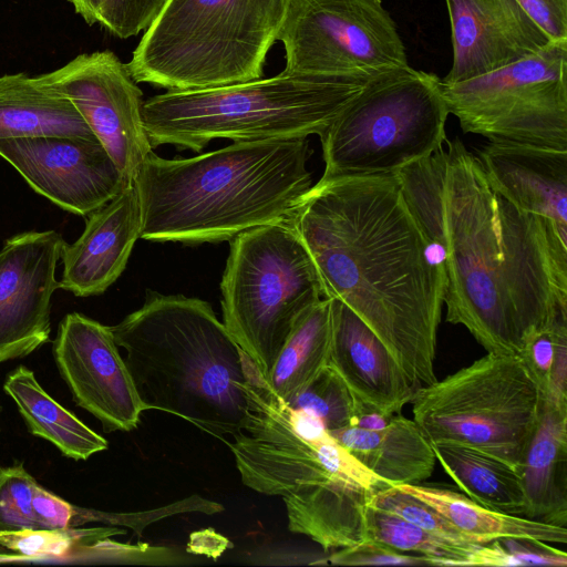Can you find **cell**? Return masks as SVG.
I'll list each match as a JSON object with an SVG mask.
<instances>
[{
	"instance_id": "19",
	"label": "cell",
	"mask_w": 567,
	"mask_h": 567,
	"mask_svg": "<svg viewBox=\"0 0 567 567\" xmlns=\"http://www.w3.org/2000/svg\"><path fill=\"white\" fill-rule=\"evenodd\" d=\"M477 155L498 194L520 212L550 223L567 240V151L489 142Z\"/></svg>"
},
{
	"instance_id": "18",
	"label": "cell",
	"mask_w": 567,
	"mask_h": 567,
	"mask_svg": "<svg viewBox=\"0 0 567 567\" xmlns=\"http://www.w3.org/2000/svg\"><path fill=\"white\" fill-rule=\"evenodd\" d=\"M142 213L134 184L86 216L82 235L65 243L59 288L78 297L103 293L124 271L141 238Z\"/></svg>"
},
{
	"instance_id": "5",
	"label": "cell",
	"mask_w": 567,
	"mask_h": 567,
	"mask_svg": "<svg viewBox=\"0 0 567 567\" xmlns=\"http://www.w3.org/2000/svg\"><path fill=\"white\" fill-rule=\"evenodd\" d=\"M248 415L228 442L241 482L281 496L290 532L319 540L352 524L368 495L389 486L340 445L319 419L291 410L252 367Z\"/></svg>"
},
{
	"instance_id": "22",
	"label": "cell",
	"mask_w": 567,
	"mask_h": 567,
	"mask_svg": "<svg viewBox=\"0 0 567 567\" xmlns=\"http://www.w3.org/2000/svg\"><path fill=\"white\" fill-rule=\"evenodd\" d=\"M367 470L389 485L417 484L436 464L433 445L414 420L394 414L381 430L348 425L328 431Z\"/></svg>"
},
{
	"instance_id": "28",
	"label": "cell",
	"mask_w": 567,
	"mask_h": 567,
	"mask_svg": "<svg viewBox=\"0 0 567 567\" xmlns=\"http://www.w3.org/2000/svg\"><path fill=\"white\" fill-rule=\"evenodd\" d=\"M432 445L436 462L471 499L491 509L524 517L525 494L515 467L467 446Z\"/></svg>"
},
{
	"instance_id": "29",
	"label": "cell",
	"mask_w": 567,
	"mask_h": 567,
	"mask_svg": "<svg viewBox=\"0 0 567 567\" xmlns=\"http://www.w3.org/2000/svg\"><path fill=\"white\" fill-rule=\"evenodd\" d=\"M364 539H372L408 554L426 557L432 566H470L475 546L458 545L436 537L395 514L365 505Z\"/></svg>"
},
{
	"instance_id": "27",
	"label": "cell",
	"mask_w": 567,
	"mask_h": 567,
	"mask_svg": "<svg viewBox=\"0 0 567 567\" xmlns=\"http://www.w3.org/2000/svg\"><path fill=\"white\" fill-rule=\"evenodd\" d=\"M331 303L322 298L299 319L265 379L285 404L301 393L329 364Z\"/></svg>"
},
{
	"instance_id": "38",
	"label": "cell",
	"mask_w": 567,
	"mask_h": 567,
	"mask_svg": "<svg viewBox=\"0 0 567 567\" xmlns=\"http://www.w3.org/2000/svg\"><path fill=\"white\" fill-rule=\"evenodd\" d=\"M230 546L225 536L207 528L192 533L186 548L188 553L217 559Z\"/></svg>"
},
{
	"instance_id": "31",
	"label": "cell",
	"mask_w": 567,
	"mask_h": 567,
	"mask_svg": "<svg viewBox=\"0 0 567 567\" xmlns=\"http://www.w3.org/2000/svg\"><path fill=\"white\" fill-rule=\"evenodd\" d=\"M367 504L401 516L442 539L463 546L483 544L461 532L434 507L395 485H390L371 494Z\"/></svg>"
},
{
	"instance_id": "1",
	"label": "cell",
	"mask_w": 567,
	"mask_h": 567,
	"mask_svg": "<svg viewBox=\"0 0 567 567\" xmlns=\"http://www.w3.org/2000/svg\"><path fill=\"white\" fill-rule=\"evenodd\" d=\"M394 175L443 269L447 322L487 353L518 355L567 318V240L498 194L458 138Z\"/></svg>"
},
{
	"instance_id": "15",
	"label": "cell",
	"mask_w": 567,
	"mask_h": 567,
	"mask_svg": "<svg viewBox=\"0 0 567 567\" xmlns=\"http://www.w3.org/2000/svg\"><path fill=\"white\" fill-rule=\"evenodd\" d=\"M0 156L37 193L84 217L131 185L95 136L0 140Z\"/></svg>"
},
{
	"instance_id": "23",
	"label": "cell",
	"mask_w": 567,
	"mask_h": 567,
	"mask_svg": "<svg viewBox=\"0 0 567 567\" xmlns=\"http://www.w3.org/2000/svg\"><path fill=\"white\" fill-rule=\"evenodd\" d=\"M122 534H125L123 529L113 526L0 530V564H146L151 556L150 546L111 540Z\"/></svg>"
},
{
	"instance_id": "25",
	"label": "cell",
	"mask_w": 567,
	"mask_h": 567,
	"mask_svg": "<svg viewBox=\"0 0 567 567\" xmlns=\"http://www.w3.org/2000/svg\"><path fill=\"white\" fill-rule=\"evenodd\" d=\"M3 389L29 431L54 444L66 457L87 460L107 449V441L50 396L27 367L20 365L8 374Z\"/></svg>"
},
{
	"instance_id": "24",
	"label": "cell",
	"mask_w": 567,
	"mask_h": 567,
	"mask_svg": "<svg viewBox=\"0 0 567 567\" xmlns=\"http://www.w3.org/2000/svg\"><path fill=\"white\" fill-rule=\"evenodd\" d=\"M94 136L73 104L38 76H0V140Z\"/></svg>"
},
{
	"instance_id": "17",
	"label": "cell",
	"mask_w": 567,
	"mask_h": 567,
	"mask_svg": "<svg viewBox=\"0 0 567 567\" xmlns=\"http://www.w3.org/2000/svg\"><path fill=\"white\" fill-rule=\"evenodd\" d=\"M452 66L445 83L493 72L530 55L549 41L517 0H445Z\"/></svg>"
},
{
	"instance_id": "40",
	"label": "cell",
	"mask_w": 567,
	"mask_h": 567,
	"mask_svg": "<svg viewBox=\"0 0 567 567\" xmlns=\"http://www.w3.org/2000/svg\"><path fill=\"white\" fill-rule=\"evenodd\" d=\"M69 1H70V2L72 3V6H73V4L75 3V1H76V0H69Z\"/></svg>"
},
{
	"instance_id": "8",
	"label": "cell",
	"mask_w": 567,
	"mask_h": 567,
	"mask_svg": "<svg viewBox=\"0 0 567 567\" xmlns=\"http://www.w3.org/2000/svg\"><path fill=\"white\" fill-rule=\"evenodd\" d=\"M220 282L223 323L265 379L292 329L323 297L315 264L286 221L229 240Z\"/></svg>"
},
{
	"instance_id": "32",
	"label": "cell",
	"mask_w": 567,
	"mask_h": 567,
	"mask_svg": "<svg viewBox=\"0 0 567 567\" xmlns=\"http://www.w3.org/2000/svg\"><path fill=\"white\" fill-rule=\"evenodd\" d=\"M470 566H567V554L529 537H499L480 545Z\"/></svg>"
},
{
	"instance_id": "7",
	"label": "cell",
	"mask_w": 567,
	"mask_h": 567,
	"mask_svg": "<svg viewBox=\"0 0 567 567\" xmlns=\"http://www.w3.org/2000/svg\"><path fill=\"white\" fill-rule=\"evenodd\" d=\"M292 0H166L126 63L136 83L166 91L264 75Z\"/></svg>"
},
{
	"instance_id": "4",
	"label": "cell",
	"mask_w": 567,
	"mask_h": 567,
	"mask_svg": "<svg viewBox=\"0 0 567 567\" xmlns=\"http://www.w3.org/2000/svg\"><path fill=\"white\" fill-rule=\"evenodd\" d=\"M111 330L146 410L223 441L243 431L250 362L207 301L148 291Z\"/></svg>"
},
{
	"instance_id": "33",
	"label": "cell",
	"mask_w": 567,
	"mask_h": 567,
	"mask_svg": "<svg viewBox=\"0 0 567 567\" xmlns=\"http://www.w3.org/2000/svg\"><path fill=\"white\" fill-rule=\"evenodd\" d=\"M166 0H87L84 21L99 23L111 34L127 39L145 31Z\"/></svg>"
},
{
	"instance_id": "10",
	"label": "cell",
	"mask_w": 567,
	"mask_h": 567,
	"mask_svg": "<svg viewBox=\"0 0 567 567\" xmlns=\"http://www.w3.org/2000/svg\"><path fill=\"white\" fill-rule=\"evenodd\" d=\"M410 403L431 443L467 446L517 470L538 422L542 395L519 355L487 353L416 389Z\"/></svg>"
},
{
	"instance_id": "36",
	"label": "cell",
	"mask_w": 567,
	"mask_h": 567,
	"mask_svg": "<svg viewBox=\"0 0 567 567\" xmlns=\"http://www.w3.org/2000/svg\"><path fill=\"white\" fill-rule=\"evenodd\" d=\"M328 563L340 566L405 565L432 566L430 559L421 555L404 554L372 539H363L354 545L334 550Z\"/></svg>"
},
{
	"instance_id": "12",
	"label": "cell",
	"mask_w": 567,
	"mask_h": 567,
	"mask_svg": "<svg viewBox=\"0 0 567 567\" xmlns=\"http://www.w3.org/2000/svg\"><path fill=\"white\" fill-rule=\"evenodd\" d=\"M277 40L289 74L377 76L410 65L382 0H292Z\"/></svg>"
},
{
	"instance_id": "34",
	"label": "cell",
	"mask_w": 567,
	"mask_h": 567,
	"mask_svg": "<svg viewBox=\"0 0 567 567\" xmlns=\"http://www.w3.org/2000/svg\"><path fill=\"white\" fill-rule=\"evenodd\" d=\"M37 484L23 464L0 468V530L38 529L33 511Z\"/></svg>"
},
{
	"instance_id": "9",
	"label": "cell",
	"mask_w": 567,
	"mask_h": 567,
	"mask_svg": "<svg viewBox=\"0 0 567 567\" xmlns=\"http://www.w3.org/2000/svg\"><path fill=\"white\" fill-rule=\"evenodd\" d=\"M441 79L410 65L372 78L319 135L321 178L395 174L445 143Z\"/></svg>"
},
{
	"instance_id": "3",
	"label": "cell",
	"mask_w": 567,
	"mask_h": 567,
	"mask_svg": "<svg viewBox=\"0 0 567 567\" xmlns=\"http://www.w3.org/2000/svg\"><path fill=\"white\" fill-rule=\"evenodd\" d=\"M306 137L234 142L189 158L153 152L133 184L141 238L186 245L230 240L286 221L312 186Z\"/></svg>"
},
{
	"instance_id": "20",
	"label": "cell",
	"mask_w": 567,
	"mask_h": 567,
	"mask_svg": "<svg viewBox=\"0 0 567 567\" xmlns=\"http://www.w3.org/2000/svg\"><path fill=\"white\" fill-rule=\"evenodd\" d=\"M331 303L329 364L361 403L385 413H401L415 389L378 336L346 303Z\"/></svg>"
},
{
	"instance_id": "6",
	"label": "cell",
	"mask_w": 567,
	"mask_h": 567,
	"mask_svg": "<svg viewBox=\"0 0 567 567\" xmlns=\"http://www.w3.org/2000/svg\"><path fill=\"white\" fill-rule=\"evenodd\" d=\"M374 76L289 74L210 89L166 91L143 102L153 147L202 151L234 142L320 135Z\"/></svg>"
},
{
	"instance_id": "13",
	"label": "cell",
	"mask_w": 567,
	"mask_h": 567,
	"mask_svg": "<svg viewBox=\"0 0 567 567\" xmlns=\"http://www.w3.org/2000/svg\"><path fill=\"white\" fill-rule=\"evenodd\" d=\"M39 78L73 104L133 184L153 146L142 116L143 93L126 63L110 50L94 51Z\"/></svg>"
},
{
	"instance_id": "11",
	"label": "cell",
	"mask_w": 567,
	"mask_h": 567,
	"mask_svg": "<svg viewBox=\"0 0 567 567\" xmlns=\"http://www.w3.org/2000/svg\"><path fill=\"white\" fill-rule=\"evenodd\" d=\"M441 89L464 133L567 151V42Z\"/></svg>"
},
{
	"instance_id": "39",
	"label": "cell",
	"mask_w": 567,
	"mask_h": 567,
	"mask_svg": "<svg viewBox=\"0 0 567 567\" xmlns=\"http://www.w3.org/2000/svg\"><path fill=\"white\" fill-rule=\"evenodd\" d=\"M86 1L87 0H76L73 4V8L78 14H80L83 19L86 17Z\"/></svg>"
},
{
	"instance_id": "21",
	"label": "cell",
	"mask_w": 567,
	"mask_h": 567,
	"mask_svg": "<svg viewBox=\"0 0 567 567\" xmlns=\"http://www.w3.org/2000/svg\"><path fill=\"white\" fill-rule=\"evenodd\" d=\"M525 494L524 517L567 523V408L542 401L534 433L517 467Z\"/></svg>"
},
{
	"instance_id": "14",
	"label": "cell",
	"mask_w": 567,
	"mask_h": 567,
	"mask_svg": "<svg viewBox=\"0 0 567 567\" xmlns=\"http://www.w3.org/2000/svg\"><path fill=\"white\" fill-rule=\"evenodd\" d=\"M53 355L73 400L104 432L131 431L146 411L111 327L78 312L59 323Z\"/></svg>"
},
{
	"instance_id": "37",
	"label": "cell",
	"mask_w": 567,
	"mask_h": 567,
	"mask_svg": "<svg viewBox=\"0 0 567 567\" xmlns=\"http://www.w3.org/2000/svg\"><path fill=\"white\" fill-rule=\"evenodd\" d=\"M551 42H567V0H517Z\"/></svg>"
},
{
	"instance_id": "2",
	"label": "cell",
	"mask_w": 567,
	"mask_h": 567,
	"mask_svg": "<svg viewBox=\"0 0 567 567\" xmlns=\"http://www.w3.org/2000/svg\"><path fill=\"white\" fill-rule=\"evenodd\" d=\"M324 298L378 336L416 390L437 380L443 269L394 174L320 178L289 219Z\"/></svg>"
},
{
	"instance_id": "35",
	"label": "cell",
	"mask_w": 567,
	"mask_h": 567,
	"mask_svg": "<svg viewBox=\"0 0 567 567\" xmlns=\"http://www.w3.org/2000/svg\"><path fill=\"white\" fill-rule=\"evenodd\" d=\"M567 337V318L530 334L523 343L518 355L545 396L558 343Z\"/></svg>"
},
{
	"instance_id": "16",
	"label": "cell",
	"mask_w": 567,
	"mask_h": 567,
	"mask_svg": "<svg viewBox=\"0 0 567 567\" xmlns=\"http://www.w3.org/2000/svg\"><path fill=\"white\" fill-rule=\"evenodd\" d=\"M63 237L54 230L23 231L0 249V363L23 358L49 341L51 300Z\"/></svg>"
},
{
	"instance_id": "30",
	"label": "cell",
	"mask_w": 567,
	"mask_h": 567,
	"mask_svg": "<svg viewBox=\"0 0 567 567\" xmlns=\"http://www.w3.org/2000/svg\"><path fill=\"white\" fill-rule=\"evenodd\" d=\"M291 410H301L320 420L327 431L351 425L358 408L341 375L328 364L296 398L287 403Z\"/></svg>"
},
{
	"instance_id": "26",
	"label": "cell",
	"mask_w": 567,
	"mask_h": 567,
	"mask_svg": "<svg viewBox=\"0 0 567 567\" xmlns=\"http://www.w3.org/2000/svg\"><path fill=\"white\" fill-rule=\"evenodd\" d=\"M395 486L431 505L461 532L483 544L508 536L567 543V527L501 513L451 488L422 483Z\"/></svg>"
}]
</instances>
